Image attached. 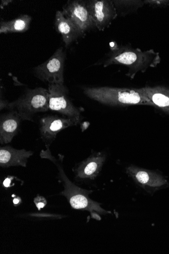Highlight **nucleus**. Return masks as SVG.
Returning <instances> with one entry per match:
<instances>
[{"instance_id": "ddd939ff", "label": "nucleus", "mask_w": 169, "mask_h": 254, "mask_svg": "<svg viewBox=\"0 0 169 254\" xmlns=\"http://www.w3.org/2000/svg\"><path fill=\"white\" fill-rule=\"evenodd\" d=\"M33 155L32 151L17 150L9 146L2 147L0 148V166L2 168L26 167L28 159Z\"/></svg>"}, {"instance_id": "39448f33", "label": "nucleus", "mask_w": 169, "mask_h": 254, "mask_svg": "<svg viewBox=\"0 0 169 254\" xmlns=\"http://www.w3.org/2000/svg\"><path fill=\"white\" fill-rule=\"evenodd\" d=\"M66 53L62 48L57 49L46 62L35 67V76L49 84H64V69Z\"/></svg>"}, {"instance_id": "7ed1b4c3", "label": "nucleus", "mask_w": 169, "mask_h": 254, "mask_svg": "<svg viewBox=\"0 0 169 254\" xmlns=\"http://www.w3.org/2000/svg\"><path fill=\"white\" fill-rule=\"evenodd\" d=\"M84 94L90 99L110 106L143 105L153 106L140 88L84 87Z\"/></svg>"}, {"instance_id": "423d86ee", "label": "nucleus", "mask_w": 169, "mask_h": 254, "mask_svg": "<svg viewBox=\"0 0 169 254\" xmlns=\"http://www.w3.org/2000/svg\"><path fill=\"white\" fill-rule=\"evenodd\" d=\"M48 90L50 92V110L81 122V111L70 100L68 90L66 86L64 84H49Z\"/></svg>"}, {"instance_id": "4be33fe9", "label": "nucleus", "mask_w": 169, "mask_h": 254, "mask_svg": "<svg viewBox=\"0 0 169 254\" xmlns=\"http://www.w3.org/2000/svg\"><path fill=\"white\" fill-rule=\"evenodd\" d=\"M13 1H11V0H4V1H1V5H0V8L3 9L6 6H8Z\"/></svg>"}, {"instance_id": "f03ea898", "label": "nucleus", "mask_w": 169, "mask_h": 254, "mask_svg": "<svg viewBox=\"0 0 169 254\" xmlns=\"http://www.w3.org/2000/svg\"><path fill=\"white\" fill-rule=\"evenodd\" d=\"M111 45V52L102 64H122L128 67L126 76L133 79L139 72L144 73L150 67L156 66L161 61L159 54L153 50L142 51L127 46Z\"/></svg>"}, {"instance_id": "9b49d317", "label": "nucleus", "mask_w": 169, "mask_h": 254, "mask_svg": "<svg viewBox=\"0 0 169 254\" xmlns=\"http://www.w3.org/2000/svg\"><path fill=\"white\" fill-rule=\"evenodd\" d=\"M105 152H94L79 164L74 170L79 181L94 180L100 175L106 162Z\"/></svg>"}, {"instance_id": "dca6fc26", "label": "nucleus", "mask_w": 169, "mask_h": 254, "mask_svg": "<svg viewBox=\"0 0 169 254\" xmlns=\"http://www.w3.org/2000/svg\"><path fill=\"white\" fill-rule=\"evenodd\" d=\"M32 17L24 14L8 21H1L0 22V34L24 33L29 30Z\"/></svg>"}, {"instance_id": "6ab92c4d", "label": "nucleus", "mask_w": 169, "mask_h": 254, "mask_svg": "<svg viewBox=\"0 0 169 254\" xmlns=\"http://www.w3.org/2000/svg\"><path fill=\"white\" fill-rule=\"evenodd\" d=\"M34 202L39 210L43 208L47 204L46 199L41 196L36 197L34 199Z\"/></svg>"}, {"instance_id": "0eeeda50", "label": "nucleus", "mask_w": 169, "mask_h": 254, "mask_svg": "<svg viewBox=\"0 0 169 254\" xmlns=\"http://www.w3.org/2000/svg\"><path fill=\"white\" fill-rule=\"evenodd\" d=\"M126 172L138 186L150 193L168 186L167 179L154 171L131 165L126 168Z\"/></svg>"}, {"instance_id": "f257e3e1", "label": "nucleus", "mask_w": 169, "mask_h": 254, "mask_svg": "<svg viewBox=\"0 0 169 254\" xmlns=\"http://www.w3.org/2000/svg\"><path fill=\"white\" fill-rule=\"evenodd\" d=\"M40 156L43 158L50 159L57 168L58 177L64 188L61 194L67 199L72 208L88 211L92 218L98 221L101 220V215L111 214V212L104 209L100 203L90 198L89 195L92 191L78 187L68 179L61 165L62 161L60 163V159L56 158L52 154L50 148H47L46 151L42 150Z\"/></svg>"}, {"instance_id": "a211bd4d", "label": "nucleus", "mask_w": 169, "mask_h": 254, "mask_svg": "<svg viewBox=\"0 0 169 254\" xmlns=\"http://www.w3.org/2000/svg\"><path fill=\"white\" fill-rule=\"evenodd\" d=\"M144 4L151 6L165 7L169 5V1H155V0H145L143 1Z\"/></svg>"}, {"instance_id": "f3484780", "label": "nucleus", "mask_w": 169, "mask_h": 254, "mask_svg": "<svg viewBox=\"0 0 169 254\" xmlns=\"http://www.w3.org/2000/svg\"><path fill=\"white\" fill-rule=\"evenodd\" d=\"M116 8L117 15L120 14L125 15L133 12L142 7L144 4L143 1H113Z\"/></svg>"}, {"instance_id": "f8f14e48", "label": "nucleus", "mask_w": 169, "mask_h": 254, "mask_svg": "<svg viewBox=\"0 0 169 254\" xmlns=\"http://www.w3.org/2000/svg\"><path fill=\"white\" fill-rule=\"evenodd\" d=\"M21 119L15 110L1 114L0 117V143L7 144L11 142L18 133Z\"/></svg>"}, {"instance_id": "6e6552de", "label": "nucleus", "mask_w": 169, "mask_h": 254, "mask_svg": "<svg viewBox=\"0 0 169 254\" xmlns=\"http://www.w3.org/2000/svg\"><path fill=\"white\" fill-rule=\"evenodd\" d=\"M80 123L78 121L60 117L56 115H48L41 118L39 123V130L41 139L45 143L46 148H50L58 133Z\"/></svg>"}, {"instance_id": "9d476101", "label": "nucleus", "mask_w": 169, "mask_h": 254, "mask_svg": "<svg viewBox=\"0 0 169 254\" xmlns=\"http://www.w3.org/2000/svg\"><path fill=\"white\" fill-rule=\"evenodd\" d=\"M64 16L74 23L85 35L95 27L86 1L69 0L62 7Z\"/></svg>"}, {"instance_id": "20e7f679", "label": "nucleus", "mask_w": 169, "mask_h": 254, "mask_svg": "<svg viewBox=\"0 0 169 254\" xmlns=\"http://www.w3.org/2000/svg\"><path fill=\"white\" fill-rule=\"evenodd\" d=\"M50 92L43 87L28 89L16 100L9 103L7 109L16 111L22 121H34L35 115L50 110Z\"/></svg>"}, {"instance_id": "aec40b11", "label": "nucleus", "mask_w": 169, "mask_h": 254, "mask_svg": "<svg viewBox=\"0 0 169 254\" xmlns=\"http://www.w3.org/2000/svg\"><path fill=\"white\" fill-rule=\"evenodd\" d=\"M13 177H9L7 178L3 183V186L5 188H9L11 186Z\"/></svg>"}, {"instance_id": "4468645a", "label": "nucleus", "mask_w": 169, "mask_h": 254, "mask_svg": "<svg viewBox=\"0 0 169 254\" xmlns=\"http://www.w3.org/2000/svg\"><path fill=\"white\" fill-rule=\"evenodd\" d=\"M55 26L56 31L61 35L66 47L84 36L74 23L64 16L61 11L58 10L56 13Z\"/></svg>"}, {"instance_id": "412c9836", "label": "nucleus", "mask_w": 169, "mask_h": 254, "mask_svg": "<svg viewBox=\"0 0 169 254\" xmlns=\"http://www.w3.org/2000/svg\"><path fill=\"white\" fill-rule=\"evenodd\" d=\"M9 102L7 101L2 99L1 97V101H0V109L2 111L3 109H7Z\"/></svg>"}, {"instance_id": "5701e85b", "label": "nucleus", "mask_w": 169, "mask_h": 254, "mask_svg": "<svg viewBox=\"0 0 169 254\" xmlns=\"http://www.w3.org/2000/svg\"><path fill=\"white\" fill-rule=\"evenodd\" d=\"M13 203L15 205H18L19 204H20V202H21V199L18 196H17L16 198H15L14 199H13Z\"/></svg>"}, {"instance_id": "2eb2a0df", "label": "nucleus", "mask_w": 169, "mask_h": 254, "mask_svg": "<svg viewBox=\"0 0 169 254\" xmlns=\"http://www.w3.org/2000/svg\"><path fill=\"white\" fill-rule=\"evenodd\" d=\"M140 89L151 101L153 107L169 115V88L162 86H147Z\"/></svg>"}, {"instance_id": "1a4fd4ad", "label": "nucleus", "mask_w": 169, "mask_h": 254, "mask_svg": "<svg viewBox=\"0 0 169 254\" xmlns=\"http://www.w3.org/2000/svg\"><path fill=\"white\" fill-rule=\"evenodd\" d=\"M87 5L95 28L104 31L117 16L116 8L110 0H88Z\"/></svg>"}]
</instances>
